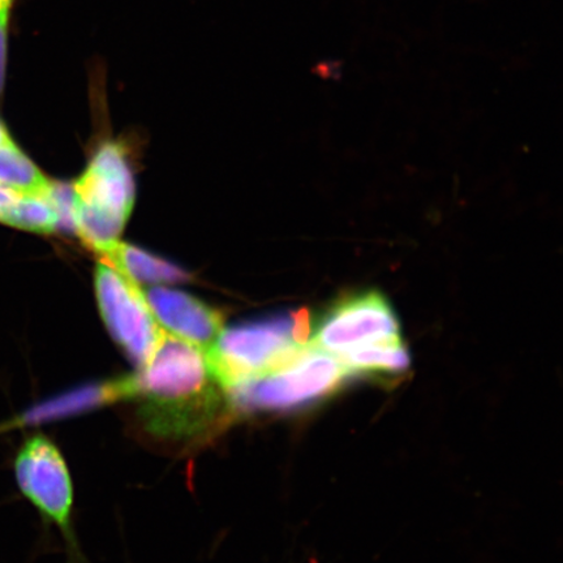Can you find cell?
Listing matches in <instances>:
<instances>
[{
  "mask_svg": "<svg viewBox=\"0 0 563 563\" xmlns=\"http://www.w3.org/2000/svg\"><path fill=\"white\" fill-rule=\"evenodd\" d=\"M351 376L386 373L398 375L410 367L411 357L400 335L363 344L335 355Z\"/></svg>",
  "mask_w": 563,
  "mask_h": 563,
  "instance_id": "9c48e42d",
  "label": "cell"
},
{
  "mask_svg": "<svg viewBox=\"0 0 563 563\" xmlns=\"http://www.w3.org/2000/svg\"><path fill=\"white\" fill-rule=\"evenodd\" d=\"M16 0H0V7L7 4H15Z\"/></svg>",
  "mask_w": 563,
  "mask_h": 563,
  "instance_id": "e0dca14e",
  "label": "cell"
},
{
  "mask_svg": "<svg viewBox=\"0 0 563 563\" xmlns=\"http://www.w3.org/2000/svg\"><path fill=\"white\" fill-rule=\"evenodd\" d=\"M147 306L168 334L207 352L223 330L220 312L186 292L166 287L143 290Z\"/></svg>",
  "mask_w": 563,
  "mask_h": 563,
  "instance_id": "ba28073f",
  "label": "cell"
},
{
  "mask_svg": "<svg viewBox=\"0 0 563 563\" xmlns=\"http://www.w3.org/2000/svg\"><path fill=\"white\" fill-rule=\"evenodd\" d=\"M97 265L96 291L106 327L126 356L143 367L165 330L151 311L143 288L108 262Z\"/></svg>",
  "mask_w": 563,
  "mask_h": 563,
  "instance_id": "5b68a950",
  "label": "cell"
},
{
  "mask_svg": "<svg viewBox=\"0 0 563 563\" xmlns=\"http://www.w3.org/2000/svg\"><path fill=\"white\" fill-rule=\"evenodd\" d=\"M308 346L295 341L292 314H278L223 329L206 356L217 382L229 393L238 385L287 367Z\"/></svg>",
  "mask_w": 563,
  "mask_h": 563,
  "instance_id": "3957f363",
  "label": "cell"
},
{
  "mask_svg": "<svg viewBox=\"0 0 563 563\" xmlns=\"http://www.w3.org/2000/svg\"><path fill=\"white\" fill-rule=\"evenodd\" d=\"M9 141H12L10 132L7 130L4 123L0 121V144L9 143Z\"/></svg>",
  "mask_w": 563,
  "mask_h": 563,
  "instance_id": "2e32d148",
  "label": "cell"
},
{
  "mask_svg": "<svg viewBox=\"0 0 563 563\" xmlns=\"http://www.w3.org/2000/svg\"><path fill=\"white\" fill-rule=\"evenodd\" d=\"M119 389L135 404L140 431L168 446L195 445L229 418L228 393L206 352L166 332L150 361L137 375L121 379Z\"/></svg>",
  "mask_w": 563,
  "mask_h": 563,
  "instance_id": "6da1fadb",
  "label": "cell"
},
{
  "mask_svg": "<svg viewBox=\"0 0 563 563\" xmlns=\"http://www.w3.org/2000/svg\"><path fill=\"white\" fill-rule=\"evenodd\" d=\"M102 256L136 284H176L189 279L180 267L130 244L118 242Z\"/></svg>",
  "mask_w": 563,
  "mask_h": 563,
  "instance_id": "30bf717a",
  "label": "cell"
},
{
  "mask_svg": "<svg viewBox=\"0 0 563 563\" xmlns=\"http://www.w3.org/2000/svg\"><path fill=\"white\" fill-rule=\"evenodd\" d=\"M76 232L103 255L119 242L135 206V180L122 145L106 143L75 183Z\"/></svg>",
  "mask_w": 563,
  "mask_h": 563,
  "instance_id": "7a4b0ae2",
  "label": "cell"
},
{
  "mask_svg": "<svg viewBox=\"0 0 563 563\" xmlns=\"http://www.w3.org/2000/svg\"><path fill=\"white\" fill-rule=\"evenodd\" d=\"M398 335L399 322L390 302L383 294L365 291L336 300L313 330V340L309 344L340 355L363 344Z\"/></svg>",
  "mask_w": 563,
  "mask_h": 563,
  "instance_id": "52a82bcc",
  "label": "cell"
},
{
  "mask_svg": "<svg viewBox=\"0 0 563 563\" xmlns=\"http://www.w3.org/2000/svg\"><path fill=\"white\" fill-rule=\"evenodd\" d=\"M4 224L37 234H52L58 230V214L47 195H21Z\"/></svg>",
  "mask_w": 563,
  "mask_h": 563,
  "instance_id": "7c38bea8",
  "label": "cell"
},
{
  "mask_svg": "<svg viewBox=\"0 0 563 563\" xmlns=\"http://www.w3.org/2000/svg\"><path fill=\"white\" fill-rule=\"evenodd\" d=\"M47 196L58 214V230L76 232L74 186L67 185V183L52 181Z\"/></svg>",
  "mask_w": 563,
  "mask_h": 563,
  "instance_id": "4fadbf2b",
  "label": "cell"
},
{
  "mask_svg": "<svg viewBox=\"0 0 563 563\" xmlns=\"http://www.w3.org/2000/svg\"><path fill=\"white\" fill-rule=\"evenodd\" d=\"M0 185L20 195H47L52 181L12 140L0 144Z\"/></svg>",
  "mask_w": 563,
  "mask_h": 563,
  "instance_id": "8fae6325",
  "label": "cell"
},
{
  "mask_svg": "<svg viewBox=\"0 0 563 563\" xmlns=\"http://www.w3.org/2000/svg\"><path fill=\"white\" fill-rule=\"evenodd\" d=\"M13 473L27 501L70 538L74 488L65 457L55 443L42 433L27 438L13 461Z\"/></svg>",
  "mask_w": 563,
  "mask_h": 563,
  "instance_id": "8992f818",
  "label": "cell"
},
{
  "mask_svg": "<svg viewBox=\"0 0 563 563\" xmlns=\"http://www.w3.org/2000/svg\"><path fill=\"white\" fill-rule=\"evenodd\" d=\"M21 195L0 185V223H4L10 210L15 206Z\"/></svg>",
  "mask_w": 563,
  "mask_h": 563,
  "instance_id": "9a60e30c",
  "label": "cell"
},
{
  "mask_svg": "<svg viewBox=\"0 0 563 563\" xmlns=\"http://www.w3.org/2000/svg\"><path fill=\"white\" fill-rule=\"evenodd\" d=\"M350 377L340 358L309 344L298 361L235 386L228 397L243 411L294 410L329 396Z\"/></svg>",
  "mask_w": 563,
  "mask_h": 563,
  "instance_id": "277c9868",
  "label": "cell"
},
{
  "mask_svg": "<svg viewBox=\"0 0 563 563\" xmlns=\"http://www.w3.org/2000/svg\"><path fill=\"white\" fill-rule=\"evenodd\" d=\"M13 5L0 7V98L3 97L7 79V67H9L10 35Z\"/></svg>",
  "mask_w": 563,
  "mask_h": 563,
  "instance_id": "5bb4252c",
  "label": "cell"
}]
</instances>
